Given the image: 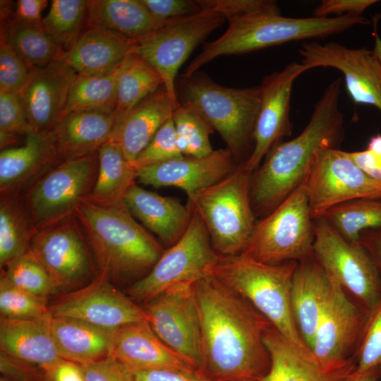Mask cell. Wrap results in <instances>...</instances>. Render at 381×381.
<instances>
[{
  "mask_svg": "<svg viewBox=\"0 0 381 381\" xmlns=\"http://www.w3.org/2000/svg\"><path fill=\"white\" fill-rule=\"evenodd\" d=\"M116 126L115 112L75 111L63 116L47 135L63 162L97 153Z\"/></svg>",
  "mask_w": 381,
  "mask_h": 381,
  "instance_id": "cell-23",
  "label": "cell"
},
{
  "mask_svg": "<svg viewBox=\"0 0 381 381\" xmlns=\"http://www.w3.org/2000/svg\"><path fill=\"white\" fill-rule=\"evenodd\" d=\"M88 27L109 30L130 39H140L165 25L140 0H88ZM170 21V20H169Z\"/></svg>",
  "mask_w": 381,
  "mask_h": 381,
  "instance_id": "cell-32",
  "label": "cell"
},
{
  "mask_svg": "<svg viewBox=\"0 0 381 381\" xmlns=\"http://www.w3.org/2000/svg\"><path fill=\"white\" fill-rule=\"evenodd\" d=\"M47 0H18L13 12L18 18L32 23H41V14L47 7Z\"/></svg>",
  "mask_w": 381,
  "mask_h": 381,
  "instance_id": "cell-54",
  "label": "cell"
},
{
  "mask_svg": "<svg viewBox=\"0 0 381 381\" xmlns=\"http://www.w3.org/2000/svg\"><path fill=\"white\" fill-rule=\"evenodd\" d=\"M313 257L368 312L381 300V276L366 248L344 238L323 217L314 219Z\"/></svg>",
  "mask_w": 381,
  "mask_h": 381,
  "instance_id": "cell-11",
  "label": "cell"
},
{
  "mask_svg": "<svg viewBox=\"0 0 381 381\" xmlns=\"http://www.w3.org/2000/svg\"><path fill=\"white\" fill-rule=\"evenodd\" d=\"M145 310L157 337L201 372L200 320L193 283H181L167 289L149 301Z\"/></svg>",
  "mask_w": 381,
  "mask_h": 381,
  "instance_id": "cell-14",
  "label": "cell"
},
{
  "mask_svg": "<svg viewBox=\"0 0 381 381\" xmlns=\"http://www.w3.org/2000/svg\"><path fill=\"white\" fill-rule=\"evenodd\" d=\"M1 40L32 69L63 61L66 51L43 30L41 23L20 20L1 6Z\"/></svg>",
  "mask_w": 381,
  "mask_h": 381,
  "instance_id": "cell-33",
  "label": "cell"
},
{
  "mask_svg": "<svg viewBox=\"0 0 381 381\" xmlns=\"http://www.w3.org/2000/svg\"><path fill=\"white\" fill-rule=\"evenodd\" d=\"M97 172V152L63 161L36 179L22 196L33 229L75 214L90 195Z\"/></svg>",
  "mask_w": 381,
  "mask_h": 381,
  "instance_id": "cell-9",
  "label": "cell"
},
{
  "mask_svg": "<svg viewBox=\"0 0 381 381\" xmlns=\"http://www.w3.org/2000/svg\"><path fill=\"white\" fill-rule=\"evenodd\" d=\"M198 2L202 9H213L222 14L229 24L256 14H281L277 3L272 0H198Z\"/></svg>",
  "mask_w": 381,
  "mask_h": 381,
  "instance_id": "cell-45",
  "label": "cell"
},
{
  "mask_svg": "<svg viewBox=\"0 0 381 381\" xmlns=\"http://www.w3.org/2000/svg\"><path fill=\"white\" fill-rule=\"evenodd\" d=\"M172 120L177 145L183 155L202 157L214 150L210 141L214 129L196 111L180 104Z\"/></svg>",
  "mask_w": 381,
  "mask_h": 381,
  "instance_id": "cell-40",
  "label": "cell"
},
{
  "mask_svg": "<svg viewBox=\"0 0 381 381\" xmlns=\"http://www.w3.org/2000/svg\"><path fill=\"white\" fill-rule=\"evenodd\" d=\"M309 69L296 61L282 70L265 75L260 85L261 104L253 131V147L248 159L242 163L253 173L260 165L267 153L284 137L292 134L290 120V102L296 79Z\"/></svg>",
  "mask_w": 381,
  "mask_h": 381,
  "instance_id": "cell-19",
  "label": "cell"
},
{
  "mask_svg": "<svg viewBox=\"0 0 381 381\" xmlns=\"http://www.w3.org/2000/svg\"><path fill=\"white\" fill-rule=\"evenodd\" d=\"M201 329V372L212 381H258L270 358V323L245 298L210 276L193 283Z\"/></svg>",
  "mask_w": 381,
  "mask_h": 381,
  "instance_id": "cell-1",
  "label": "cell"
},
{
  "mask_svg": "<svg viewBox=\"0 0 381 381\" xmlns=\"http://www.w3.org/2000/svg\"><path fill=\"white\" fill-rule=\"evenodd\" d=\"M182 156L177 145L175 127L171 118L159 129L133 165L136 170L142 167L169 161Z\"/></svg>",
  "mask_w": 381,
  "mask_h": 381,
  "instance_id": "cell-44",
  "label": "cell"
},
{
  "mask_svg": "<svg viewBox=\"0 0 381 381\" xmlns=\"http://www.w3.org/2000/svg\"><path fill=\"white\" fill-rule=\"evenodd\" d=\"M3 275L15 286L47 298L59 291L46 269L29 249L8 262Z\"/></svg>",
  "mask_w": 381,
  "mask_h": 381,
  "instance_id": "cell-41",
  "label": "cell"
},
{
  "mask_svg": "<svg viewBox=\"0 0 381 381\" xmlns=\"http://www.w3.org/2000/svg\"><path fill=\"white\" fill-rule=\"evenodd\" d=\"M368 23L369 20L363 16L351 15L291 18L262 13L247 16L230 23L222 35L205 44L183 75H192L202 66L221 56L248 54L290 42L323 38Z\"/></svg>",
  "mask_w": 381,
  "mask_h": 381,
  "instance_id": "cell-4",
  "label": "cell"
},
{
  "mask_svg": "<svg viewBox=\"0 0 381 381\" xmlns=\"http://www.w3.org/2000/svg\"><path fill=\"white\" fill-rule=\"evenodd\" d=\"M133 381H212L198 370L155 369L133 373Z\"/></svg>",
  "mask_w": 381,
  "mask_h": 381,
  "instance_id": "cell-52",
  "label": "cell"
},
{
  "mask_svg": "<svg viewBox=\"0 0 381 381\" xmlns=\"http://www.w3.org/2000/svg\"><path fill=\"white\" fill-rule=\"evenodd\" d=\"M162 85L157 71L139 56L131 54L123 63L118 79L116 128L133 108Z\"/></svg>",
  "mask_w": 381,
  "mask_h": 381,
  "instance_id": "cell-35",
  "label": "cell"
},
{
  "mask_svg": "<svg viewBox=\"0 0 381 381\" xmlns=\"http://www.w3.org/2000/svg\"><path fill=\"white\" fill-rule=\"evenodd\" d=\"M75 214L99 273L110 281L143 278L164 251L161 244L136 222L123 201L102 205L87 198L78 206Z\"/></svg>",
  "mask_w": 381,
  "mask_h": 381,
  "instance_id": "cell-3",
  "label": "cell"
},
{
  "mask_svg": "<svg viewBox=\"0 0 381 381\" xmlns=\"http://www.w3.org/2000/svg\"><path fill=\"white\" fill-rule=\"evenodd\" d=\"M297 264L263 263L241 254L219 255L212 276L245 298L291 344L310 352L298 330L291 308V284Z\"/></svg>",
  "mask_w": 381,
  "mask_h": 381,
  "instance_id": "cell-6",
  "label": "cell"
},
{
  "mask_svg": "<svg viewBox=\"0 0 381 381\" xmlns=\"http://www.w3.org/2000/svg\"><path fill=\"white\" fill-rule=\"evenodd\" d=\"M46 299L15 286L1 274V318H37L46 316L50 314Z\"/></svg>",
  "mask_w": 381,
  "mask_h": 381,
  "instance_id": "cell-42",
  "label": "cell"
},
{
  "mask_svg": "<svg viewBox=\"0 0 381 381\" xmlns=\"http://www.w3.org/2000/svg\"><path fill=\"white\" fill-rule=\"evenodd\" d=\"M298 52L301 64L309 70L329 67L341 72L353 102L381 112V66L372 50L349 48L336 42H311L303 43Z\"/></svg>",
  "mask_w": 381,
  "mask_h": 381,
  "instance_id": "cell-17",
  "label": "cell"
},
{
  "mask_svg": "<svg viewBox=\"0 0 381 381\" xmlns=\"http://www.w3.org/2000/svg\"><path fill=\"white\" fill-rule=\"evenodd\" d=\"M311 216L322 217L331 208L359 199H381V181L365 173L350 152L325 147L317 154L307 177Z\"/></svg>",
  "mask_w": 381,
  "mask_h": 381,
  "instance_id": "cell-13",
  "label": "cell"
},
{
  "mask_svg": "<svg viewBox=\"0 0 381 381\" xmlns=\"http://www.w3.org/2000/svg\"><path fill=\"white\" fill-rule=\"evenodd\" d=\"M34 131L18 94L0 92V133L15 135Z\"/></svg>",
  "mask_w": 381,
  "mask_h": 381,
  "instance_id": "cell-47",
  "label": "cell"
},
{
  "mask_svg": "<svg viewBox=\"0 0 381 381\" xmlns=\"http://www.w3.org/2000/svg\"><path fill=\"white\" fill-rule=\"evenodd\" d=\"M307 177L272 212L256 222L241 255L267 264L300 262L313 256L314 219Z\"/></svg>",
  "mask_w": 381,
  "mask_h": 381,
  "instance_id": "cell-8",
  "label": "cell"
},
{
  "mask_svg": "<svg viewBox=\"0 0 381 381\" xmlns=\"http://www.w3.org/2000/svg\"><path fill=\"white\" fill-rule=\"evenodd\" d=\"M251 174L241 164L220 181L188 198L186 205L200 217L220 256L242 253L257 222L250 200Z\"/></svg>",
  "mask_w": 381,
  "mask_h": 381,
  "instance_id": "cell-7",
  "label": "cell"
},
{
  "mask_svg": "<svg viewBox=\"0 0 381 381\" xmlns=\"http://www.w3.org/2000/svg\"><path fill=\"white\" fill-rule=\"evenodd\" d=\"M123 202L149 230L169 247L183 236L192 210L174 198L147 190L134 182L123 195Z\"/></svg>",
  "mask_w": 381,
  "mask_h": 381,
  "instance_id": "cell-29",
  "label": "cell"
},
{
  "mask_svg": "<svg viewBox=\"0 0 381 381\" xmlns=\"http://www.w3.org/2000/svg\"><path fill=\"white\" fill-rule=\"evenodd\" d=\"M23 145L0 152L1 195H20L40 176L61 160L47 135L31 131Z\"/></svg>",
  "mask_w": 381,
  "mask_h": 381,
  "instance_id": "cell-24",
  "label": "cell"
},
{
  "mask_svg": "<svg viewBox=\"0 0 381 381\" xmlns=\"http://www.w3.org/2000/svg\"><path fill=\"white\" fill-rule=\"evenodd\" d=\"M80 367L85 381H133V373L111 355Z\"/></svg>",
  "mask_w": 381,
  "mask_h": 381,
  "instance_id": "cell-49",
  "label": "cell"
},
{
  "mask_svg": "<svg viewBox=\"0 0 381 381\" xmlns=\"http://www.w3.org/2000/svg\"><path fill=\"white\" fill-rule=\"evenodd\" d=\"M86 14L87 1L52 0L41 25L44 32L67 52L80 35Z\"/></svg>",
  "mask_w": 381,
  "mask_h": 381,
  "instance_id": "cell-39",
  "label": "cell"
},
{
  "mask_svg": "<svg viewBox=\"0 0 381 381\" xmlns=\"http://www.w3.org/2000/svg\"><path fill=\"white\" fill-rule=\"evenodd\" d=\"M359 241L370 255L381 276V228L362 231Z\"/></svg>",
  "mask_w": 381,
  "mask_h": 381,
  "instance_id": "cell-56",
  "label": "cell"
},
{
  "mask_svg": "<svg viewBox=\"0 0 381 381\" xmlns=\"http://www.w3.org/2000/svg\"><path fill=\"white\" fill-rule=\"evenodd\" d=\"M49 310L52 317L111 329L148 321L145 310L117 289L102 273L86 286L60 296L49 306Z\"/></svg>",
  "mask_w": 381,
  "mask_h": 381,
  "instance_id": "cell-16",
  "label": "cell"
},
{
  "mask_svg": "<svg viewBox=\"0 0 381 381\" xmlns=\"http://www.w3.org/2000/svg\"><path fill=\"white\" fill-rule=\"evenodd\" d=\"M50 331L61 358L80 365L100 361L111 353L115 330L83 321L51 315Z\"/></svg>",
  "mask_w": 381,
  "mask_h": 381,
  "instance_id": "cell-31",
  "label": "cell"
},
{
  "mask_svg": "<svg viewBox=\"0 0 381 381\" xmlns=\"http://www.w3.org/2000/svg\"><path fill=\"white\" fill-rule=\"evenodd\" d=\"M225 20L220 13L204 8L195 15L170 20L157 30L135 40L133 53L157 71L169 96L178 102V71L193 50Z\"/></svg>",
  "mask_w": 381,
  "mask_h": 381,
  "instance_id": "cell-12",
  "label": "cell"
},
{
  "mask_svg": "<svg viewBox=\"0 0 381 381\" xmlns=\"http://www.w3.org/2000/svg\"><path fill=\"white\" fill-rule=\"evenodd\" d=\"M377 0H323L315 8L313 16L328 18L330 15L344 16L346 15L362 16L370 6L377 3Z\"/></svg>",
  "mask_w": 381,
  "mask_h": 381,
  "instance_id": "cell-51",
  "label": "cell"
},
{
  "mask_svg": "<svg viewBox=\"0 0 381 381\" xmlns=\"http://www.w3.org/2000/svg\"><path fill=\"white\" fill-rule=\"evenodd\" d=\"M47 372L52 381H85L80 365L64 359Z\"/></svg>",
  "mask_w": 381,
  "mask_h": 381,
  "instance_id": "cell-55",
  "label": "cell"
},
{
  "mask_svg": "<svg viewBox=\"0 0 381 381\" xmlns=\"http://www.w3.org/2000/svg\"><path fill=\"white\" fill-rule=\"evenodd\" d=\"M0 370L2 376L11 381H52L43 368L28 363L5 353H0Z\"/></svg>",
  "mask_w": 381,
  "mask_h": 381,
  "instance_id": "cell-50",
  "label": "cell"
},
{
  "mask_svg": "<svg viewBox=\"0 0 381 381\" xmlns=\"http://www.w3.org/2000/svg\"><path fill=\"white\" fill-rule=\"evenodd\" d=\"M135 41L109 30L88 27L66 52L63 61L79 75H107L133 53Z\"/></svg>",
  "mask_w": 381,
  "mask_h": 381,
  "instance_id": "cell-27",
  "label": "cell"
},
{
  "mask_svg": "<svg viewBox=\"0 0 381 381\" xmlns=\"http://www.w3.org/2000/svg\"><path fill=\"white\" fill-rule=\"evenodd\" d=\"M263 341L270 367L258 381H346L355 370L354 358L337 369L323 368L310 351L297 348L272 325L265 332Z\"/></svg>",
  "mask_w": 381,
  "mask_h": 381,
  "instance_id": "cell-25",
  "label": "cell"
},
{
  "mask_svg": "<svg viewBox=\"0 0 381 381\" xmlns=\"http://www.w3.org/2000/svg\"><path fill=\"white\" fill-rule=\"evenodd\" d=\"M341 86L340 78L330 82L301 133L275 145L252 173L250 200L255 216L269 214L305 180L321 149L339 148L345 135Z\"/></svg>",
  "mask_w": 381,
  "mask_h": 381,
  "instance_id": "cell-2",
  "label": "cell"
},
{
  "mask_svg": "<svg viewBox=\"0 0 381 381\" xmlns=\"http://www.w3.org/2000/svg\"><path fill=\"white\" fill-rule=\"evenodd\" d=\"M368 313L363 307L349 299L346 291L333 279L330 298L317 326L310 349L313 357L320 366L334 370L353 358L350 353L356 349Z\"/></svg>",
  "mask_w": 381,
  "mask_h": 381,
  "instance_id": "cell-18",
  "label": "cell"
},
{
  "mask_svg": "<svg viewBox=\"0 0 381 381\" xmlns=\"http://www.w3.org/2000/svg\"><path fill=\"white\" fill-rule=\"evenodd\" d=\"M192 212L185 233L164 251L147 274L129 287L131 296L148 302L176 284L194 283L212 276L219 255L212 247L202 221Z\"/></svg>",
  "mask_w": 381,
  "mask_h": 381,
  "instance_id": "cell-10",
  "label": "cell"
},
{
  "mask_svg": "<svg viewBox=\"0 0 381 381\" xmlns=\"http://www.w3.org/2000/svg\"><path fill=\"white\" fill-rule=\"evenodd\" d=\"M0 381H11V380H8V378H6L4 376H1V378H0Z\"/></svg>",
  "mask_w": 381,
  "mask_h": 381,
  "instance_id": "cell-59",
  "label": "cell"
},
{
  "mask_svg": "<svg viewBox=\"0 0 381 381\" xmlns=\"http://www.w3.org/2000/svg\"><path fill=\"white\" fill-rule=\"evenodd\" d=\"M332 286L333 279L313 256L298 262L291 284V308L298 330L310 351Z\"/></svg>",
  "mask_w": 381,
  "mask_h": 381,
  "instance_id": "cell-26",
  "label": "cell"
},
{
  "mask_svg": "<svg viewBox=\"0 0 381 381\" xmlns=\"http://www.w3.org/2000/svg\"><path fill=\"white\" fill-rule=\"evenodd\" d=\"M226 147L202 157L185 156L136 169V179L155 188L176 187L188 198L220 181L238 166Z\"/></svg>",
  "mask_w": 381,
  "mask_h": 381,
  "instance_id": "cell-20",
  "label": "cell"
},
{
  "mask_svg": "<svg viewBox=\"0 0 381 381\" xmlns=\"http://www.w3.org/2000/svg\"><path fill=\"white\" fill-rule=\"evenodd\" d=\"M122 64L114 72L104 75H77L70 87L62 117L75 111L114 112Z\"/></svg>",
  "mask_w": 381,
  "mask_h": 381,
  "instance_id": "cell-37",
  "label": "cell"
},
{
  "mask_svg": "<svg viewBox=\"0 0 381 381\" xmlns=\"http://www.w3.org/2000/svg\"><path fill=\"white\" fill-rule=\"evenodd\" d=\"M243 381H255V380H243Z\"/></svg>",
  "mask_w": 381,
  "mask_h": 381,
  "instance_id": "cell-61",
  "label": "cell"
},
{
  "mask_svg": "<svg viewBox=\"0 0 381 381\" xmlns=\"http://www.w3.org/2000/svg\"><path fill=\"white\" fill-rule=\"evenodd\" d=\"M378 380L379 368H376L362 373L353 372L346 381H377Z\"/></svg>",
  "mask_w": 381,
  "mask_h": 381,
  "instance_id": "cell-57",
  "label": "cell"
},
{
  "mask_svg": "<svg viewBox=\"0 0 381 381\" xmlns=\"http://www.w3.org/2000/svg\"><path fill=\"white\" fill-rule=\"evenodd\" d=\"M179 102L200 114L217 131L238 164L253 147V131L261 104L260 87H228L197 71L176 82Z\"/></svg>",
  "mask_w": 381,
  "mask_h": 381,
  "instance_id": "cell-5",
  "label": "cell"
},
{
  "mask_svg": "<svg viewBox=\"0 0 381 381\" xmlns=\"http://www.w3.org/2000/svg\"><path fill=\"white\" fill-rule=\"evenodd\" d=\"M111 355L132 373L155 369L197 370L168 347L147 320L116 329Z\"/></svg>",
  "mask_w": 381,
  "mask_h": 381,
  "instance_id": "cell-22",
  "label": "cell"
},
{
  "mask_svg": "<svg viewBox=\"0 0 381 381\" xmlns=\"http://www.w3.org/2000/svg\"><path fill=\"white\" fill-rule=\"evenodd\" d=\"M150 13L162 21L188 17L200 13L202 8L198 1L191 0H140Z\"/></svg>",
  "mask_w": 381,
  "mask_h": 381,
  "instance_id": "cell-48",
  "label": "cell"
},
{
  "mask_svg": "<svg viewBox=\"0 0 381 381\" xmlns=\"http://www.w3.org/2000/svg\"><path fill=\"white\" fill-rule=\"evenodd\" d=\"M350 155L365 173L381 181V134L373 136L366 149Z\"/></svg>",
  "mask_w": 381,
  "mask_h": 381,
  "instance_id": "cell-53",
  "label": "cell"
},
{
  "mask_svg": "<svg viewBox=\"0 0 381 381\" xmlns=\"http://www.w3.org/2000/svg\"><path fill=\"white\" fill-rule=\"evenodd\" d=\"M180 103L174 101L164 85L141 101L116 128L112 138L132 164L159 129L173 116Z\"/></svg>",
  "mask_w": 381,
  "mask_h": 381,
  "instance_id": "cell-30",
  "label": "cell"
},
{
  "mask_svg": "<svg viewBox=\"0 0 381 381\" xmlns=\"http://www.w3.org/2000/svg\"><path fill=\"white\" fill-rule=\"evenodd\" d=\"M355 373H362L381 366V300L368 313L356 349Z\"/></svg>",
  "mask_w": 381,
  "mask_h": 381,
  "instance_id": "cell-43",
  "label": "cell"
},
{
  "mask_svg": "<svg viewBox=\"0 0 381 381\" xmlns=\"http://www.w3.org/2000/svg\"><path fill=\"white\" fill-rule=\"evenodd\" d=\"M97 156V176L87 198L102 205L119 203L129 187L135 182V169L114 139H110L99 149Z\"/></svg>",
  "mask_w": 381,
  "mask_h": 381,
  "instance_id": "cell-34",
  "label": "cell"
},
{
  "mask_svg": "<svg viewBox=\"0 0 381 381\" xmlns=\"http://www.w3.org/2000/svg\"><path fill=\"white\" fill-rule=\"evenodd\" d=\"M77 75L63 61L31 69L18 95L35 132L47 135L61 120Z\"/></svg>",
  "mask_w": 381,
  "mask_h": 381,
  "instance_id": "cell-21",
  "label": "cell"
},
{
  "mask_svg": "<svg viewBox=\"0 0 381 381\" xmlns=\"http://www.w3.org/2000/svg\"><path fill=\"white\" fill-rule=\"evenodd\" d=\"M323 217L346 240L358 242L362 231L381 228V201L359 199L337 205Z\"/></svg>",
  "mask_w": 381,
  "mask_h": 381,
  "instance_id": "cell-38",
  "label": "cell"
},
{
  "mask_svg": "<svg viewBox=\"0 0 381 381\" xmlns=\"http://www.w3.org/2000/svg\"><path fill=\"white\" fill-rule=\"evenodd\" d=\"M30 250L58 288L81 285L93 271V256L75 214L34 229Z\"/></svg>",
  "mask_w": 381,
  "mask_h": 381,
  "instance_id": "cell-15",
  "label": "cell"
},
{
  "mask_svg": "<svg viewBox=\"0 0 381 381\" xmlns=\"http://www.w3.org/2000/svg\"><path fill=\"white\" fill-rule=\"evenodd\" d=\"M50 318V314L37 318H1V351L46 371L52 369L63 358L51 334Z\"/></svg>",
  "mask_w": 381,
  "mask_h": 381,
  "instance_id": "cell-28",
  "label": "cell"
},
{
  "mask_svg": "<svg viewBox=\"0 0 381 381\" xmlns=\"http://www.w3.org/2000/svg\"><path fill=\"white\" fill-rule=\"evenodd\" d=\"M372 51L381 66V38L377 35L375 36V45Z\"/></svg>",
  "mask_w": 381,
  "mask_h": 381,
  "instance_id": "cell-58",
  "label": "cell"
},
{
  "mask_svg": "<svg viewBox=\"0 0 381 381\" xmlns=\"http://www.w3.org/2000/svg\"><path fill=\"white\" fill-rule=\"evenodd\" d=\"M33 226L21 195H1L0 266L30 249Z\"/></svg>",
  "mask_w": 381,
  "mask_h": 381,
  "instance_id": "cell-36",
  "label": "cell"
},
{
  "mask_svg": "<svg viewBox=\"0 0 381 381\" xmlns=\"http://www.w3.org/2000/svg\"><path fill=\"white\" fill-rule=\"evenodd\" d=\"M31 68L3 40L0 43V92L19 94Z\"/></svg>",
  "mask_w": 381,
  "mask_h": 381,
  "instance_id": "cell-46",
  "label": "cell"
},
{
  "mask_svg": "<svg viewBox=\"0 0 381 381\" xmlns=\"http://www.w3.org/2000/svg\"><path fill=\"white\" fill-rule=\"evenodd\" d=\"M379 380L381 381V366L379 368Z\"/></svg>",
  "mask_w": 381,
  "mask_h": 381,
  "instance_id": "cell-60",
  "label": "cell"
}]
</instances>
